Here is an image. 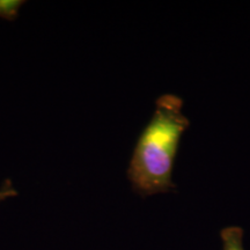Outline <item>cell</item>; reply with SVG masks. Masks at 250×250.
Instances as JSON below:
<instances>
[{"label": "cell", "mask_w": 250, "mask_h": 250, "mask_svg": "<svg viewBox=\"0 0 250 250\" xmlns=\"http://www.w3.org/2000/svg\"><path fill=\"white\" fill-rule=\"evenodd\" d=\"M189 126L180 96L164 94L156 99L151 120L137 140L127 168L134 192L148 197L176 189L174 165L181 139Z\"/></svg>", "instance_id": "obj_1"}, {"label": "cell", "mask_w": 250, "mask_h": 250, "mask_svg": "<svg viewBox=\"0 0 250 250\" xmlns=\"http://www.w3.org/2000/svg\"><path fill=\"white\" fill-rule=\"evenodd\" d=\"M23 4L21 0H0V19L14 20Z\"/></svg>", "instance_id": "obj_3"}, {"label": "cell", "mask_w": 250, "mask_h": 250, "mask_svg": "<svg viewBox=\"0 0 250 250\" xmlns=\"http://www.w3.org/2000/svg\"><path fill=\"white\" fill-rule=\"evenodd\" d=\"M223 250H245L243 229L239 226H228L220 232Z\"/></svg>", "instance_id": "obj_2"}, {"label": "cell", "mask_w": 250, "mask_h": 250, "mask_svg": "<svg viewBox=\"0 0 250 250\" xmlns=\"http://www.w3.org/2000/svg\"><path fill=\"white\" fill-rule=\"evenodd\" d=\"M19 195L17 188L14 187V184L12 183L11 180H6L4 183L0 187V204L7 201L9 198H13Z\"/></svg>", "instance_id": "obj_4"}]
</instances>
